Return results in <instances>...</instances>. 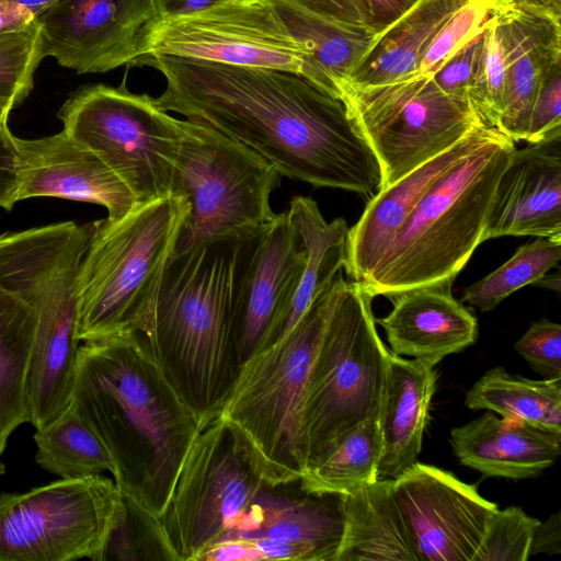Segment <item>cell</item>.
Wrapping results in <instances>:
<instances>
[{"instance_id": "1", "label": "cell", "mask_w": 561, "mask_h": 561, "mask_svg": "<svg viewBox=\"0 0 561 561\" xmlns=\"http://www.w3.org/2000/svg\"><path fill=\"white\" fill-rule=\"evenodd\" d=\"M134 66L164 77L156 98L163 110L242 142L282 176L359 194L380 188L378 160L344 104L299 75L169 56L139 57Z\"/></svg>"}, {"instance_id": "2", "label": "cell", "mask_w": 561, "mask_h": 561, "mask_svg": "<svg viewBox=\"0 0 561 561\" xmlns=\"http://www.w3.org/2000/svg\"><path fill=\"white\" fill-rule=\"evenodd\" d=\"M71 401L112 459L124 499L159 519L192 442L211 416L180 397L134 331L79 346Z\"/></svg>"}, {"instance_id": "3", "label": "cell", "mask_w": 561, "mask_h": 561, "mask_svg": "<svg viewBox=\"0 0 561 561\" xmlns=\"http://www.w3.org/2000/svg\"><path fill=\"white\" fill-rule=\"evenodd\" d=\"M261 231L173 253L139 332L168 381L202 416L220 412L243 364L241 294Z\"/></svg>"}, {"instance_id": "4", "label": "cell", "mask_w": 561, "mask_h": 561, "mask_svg": "<svg viewBox=\"0 0 561 561\" xmlns=\"http://www.w3.org/2000/svg\"><path fill=\"white\" fill-rule=\"evenodd\" d=\"M495 128L424 193L369 278L371 296L388 299L407 290L451 287L482 243L499 179L515 151Z\"/></svg>"}, {"instance_id": "5", "label": "cell", "mask_w": 561, "mask_h": 561, "mask_svg": "<svg viewBox=\"0 0 561 561\" xmlns=\"http://www.w3.org/2000/svg\"><path fill=\"white\" fill-rule=\"evenodd\" d=\"M341 274L320 289L291 329L243 363L219 412L270 486L302 476L305 399Z\"/></svg>"}, {"instance_id": "6", "label": "cell", "mask_w": 561, "mask_h": 561, "mask_svg": "<svg viewBox=\"0 0 561 561\" xmlns=\"http://www.w3.org/2000/svg\"><path fill=\"white\" fill-rule=\"evenodd\" d=\"M190 210L188 198L172 192L94 221L78 275L80 342L140 332Z\"/></svg>"}, {"instance_id": "7", "label": "cell", "mask_w": 561, "mask_h": 561, "mask_svg": "<svg viewBox=\"0 0 561 561\" xmlns=\"http://www.w3.org/2000/svg\"><path fill=\"white\" fill-rule=\"evenodd\" d=\"M373 299L341 274L305 399L304 470L359 424L378 419L390 351L377 333Z\"/></svg>"}, {"instance_id": "8", "label": "cell", "mask_w": 561, "mask_h": 561, "mask_svg": "<svg viewBox=\"0 0 561 561\" xmlns=\"http://www.w3.org/2000/svg\"><path fill=\"white\" fill-rule=\"evenodd\" d=\"M173 192L184 194L190 214L174 253L211 238L248 236L276 217L271 194L280 173L263 156L194 118L182 119Z\"/></svg>"}, {"instance_id": "9", "label": "cell", "mask_w": 561, "mask_h": 561, "mask_svg": "<svg viewBox=\"0 0 561 561\" xmlns=\"http://www.w3.org/2000/svg\"><path fill=\"white\" fill-rule=\"evenodd\" d=\"M336 99L370 146L385 188L484 124L468 95L447 94L431 75L358 85L342 80ZM379 188V190H380Z\"/></svg>"}, {"instance_id": "10", "label": "cell", "mask_w": 561, "mask_h": 561, "mask_svg": "<svg viewBox=\"0 0 561 561\" xmlns=\"http://www.w3.org/2000/svg\"><path fill=\"white\" fill-rule=\"evenodd\" d=\"M64 131L95 151L125 182L138 205L173 192L182 119L147 93L118 87L85 84L73 91L57 113Z\"/></svg>"}, {"instance_id": "11", "label": "cell", "mask_w": 561, "mask_h": 561, "mask_svg": "<svg viewBox=\"0 0 561 561\" xmlns=\"http://www.w3.org/2000/svg\"><path fill=\"white\" fill-rule=\"evenodd\" d=\"M267 484L234 430L219 413L195 436L159 518L169 560L196 561L239 531Z\"/></svg>"}, {"instance_id": "12", "label": "cell", "mask_w": 561, "mask_h": 561, "mask_svg": "<svg viewBox=\"0 0 561 561\" xmlns=\"http://www.w3.org/2000/svg\"><path fill=\"white\" fill-rule=\"evenodd\" d=\"M124 499L102 474L0 494V561H102Z\"/></svg>"}, {"instance_id": "13", "label": "cell", "mask_w": 561, "mask_h": 561, "mask_svg": "<svg viewBox=\"0 0 561 561\" xmlns=\"http://www.w3.org/2000/svg\"><path fill=\"white\" fill-rule=\"evenodd\" d=\"M145 56L274 69L299 76L306 60L302 46L288 32L270 0H220L191 13L156 18L140 32L138 58Z\"/></svg>"}, {"instance_id": "14", "label": "cell", "mask_w": 561, "mask_h": 561, "mask_svg": "<svg viewBox=\"0 0 561 561\" xmlns=\"http://www.w3.org/2000/svg\"><path fill=\"white\" fill-rule=\"evenodd\" d=\"M393 494L420 561H472L499 508L477 485L416 461L393 479Z\"/></svg>"}, {"instance_id": "15", "label": "cell", "mask_w": 561, "mask_h": 561, "mask_svg": "<svg viewBox=\"0 0 561 561\" xmlns=\"http://www.w3.org/2000/svg\"><path fill=\"white\" fill-rule=\"evenodd\" d=\"M153 0H59L37 16L44 54L78 75L133 67Z\"/></svg>"}, {"instance_id": "16", "label": "cell", "mask_w": 561, "mask_h": 561, "mask_svg": "<svg viewBox=\"0 0 561 561\" xmlns=\"http://www.w3.org/2000/svg\"><path fill=\"white\" fill-rule=\"evenodd\" d=\"M16 201L57 197L92 203L108 219L127 215L138 204L129 187L92 149L64 130L41 138L14 136Z\"/></svg>"}, {"instance_id": "17", "label": "cell", "mask_w": 561, "mask_h": 561, "mask_svg": "<svg viewBox=\"0 0 561 561\" xmlns=\"http://www.w3.org/2000/svg\"><path fill=\"white\" fill-rule=\"evenodd\" d=\"M305 262L302 240L287 210L276 214L256 237L243 280L240 325L243 363L282 335Z\"/></svg>"}, {"instance_id": "18", "label": "cell", "mask_w": 561, "mask_h": 561, "mask_svg": "<svg viewBox=\"0 0 561 561\" xmlns=\"http://www.w3.org/2000/svg\"><path fill=\"white\" fill-rule=\"evenodd\" d=\"M561 237V134L515 149L497 181L483 240Z\"/></svg>"}, {"instance_id": "19", "label": "cell", "mask_w": 561, "mask_h": 561, "mask_svg": "<svg viewBox=\"0 0 561 561\" xmlns=\"http://www.w3.org/2000/svg\"><path fill=\"white\" fill-rule=\"evenodd\" d=\"M495 127L482 124L451 148L426 161L388 187L378 190L358 221L348 228L343 268L364 284L430 186L462 157L486 141Z\"/></svg>"}, {"instance_id": "20", "label": "cell", "mask_w": 561, "mask_h": 561, "mask_svg": "<svg viewBox=\"0 0 561 561\" xmlns=\"http://www.w3.org/2000/svg\"><path fill=\"white\" fill-rule=\"evenodd\" d=\"M389 299L391 311L375 322L383 329L394 355L435 367L477 340V318L451 295V287H420Z\"/></svg>"}, {"instance_id": "21", "label": "cell", "mask_w": 561, "mask_h": 561, "mask_svg": "<svg viewBox=\"0 0 561 561\" xmlns=\"http://www.w3.org/2000/svg\"><path fill=\"white\" fill-rule=\"evenodd\" d=\"M288 484L265 486L233 537H263L295 547L304 561H336L342 531L341 495Z\"/></svg>"}, {"instance_id": "22", "label": "cell", "mask_w": 561, "mask_h": 561, "mask_svg": "<svg viewBox=\"0 0 561 561\" xmlns=\"http://www.w3.org/2000/svg\"><path fill=\"white\" fill-rule=\"evenodd\" d=\"M454 454L462 466L513 480L530 479L551 467L561 454V434L486 411L450 431Z\"/></svg>"}, {"instance_id": "23", "label": "cell", "mask_w": 561, "mask_h": 561, "mask_svg": "<svg viewBox=\"0 0 561 561\" xmlns=\"http://www.w3.org/2000/svg\"><path fill=\"white\" fill-rule=\"evenodd\" d=\"M510 27L505 106L495 126L514 142L527 141L537 92L561 60L560 20L525 7L503 5Z\"/></svg>"}, {"instance_id": "24", "label": "cell", "mask_w": 561, "mask_h": 561, "mask_svg": "<svg viewBox=\"0 0 561 561\" xmlns=\"http://www.w3.org/2000/svg\"><path fill=\"white\" fill-rule=\"evenodd\" d=\"M435 387L434 366L389 352L378 410V479H394L416 461Z\"/></svg>"}, {"instance_id": "25", "label": "cell", "mask_w": 561, "mask_h": 561, "mask_svg": "<svg viewBox=\"0 0 561 561\" xmlns=\"http://www.w3.org/2000/svg\"><path fill=\"white\" fill-rule=\"evenodd\" d=\"M306 53L301 77L336 98L335 84L351 72L378 34L365 24L342 21L297 0H270Z\"/></svg>"}, {"instance_id": "26", "label": "cell", "mask_w": 561, "mask_h": 561, "mask_svg": "<svg viewBox=\"0 0 561 561\" xmlns=\"http://www.w3.org/2000/svg\"><path fill=\"white\" fill-rule=\"evenodd\" d=\"M341 501L336 561H420L393 494V479H377L341 495Z\"/></svg>"}, {"instance_id": "27", "label": "cell", "mask_w": 561, "mask_h": 561, "mask_svg": "<svg viewBox=\"0 0 561 561\" xmlns=\"http://www.w3.org/2000/svg\"><path fill=\"white\" fill-rule=\"evenodd\" d=\"M468 1L419 0L376 35L370 48L345 81L375 85L414 73L430 42Z\"/></svg>"}, {"instance_id": "28", "label": "cell", "mask_w": 561, "mask_h": 561, "mask_svg": "<svg viewBox=\"0 0 561 561\" xmlns=\"http://www.w3.org/2000/svg\"><path fill=\"white\" fill-rule=\"evenodd\" d=\"M36 327L33 308L0 286V455L11 433L28 422L27 376Z\"/></svg>"}, {"instance_id": "29", "label": "cell", "mask_w": 561, "mask_h": 561, "mask_svg": "<svg viewBox=\"0 0 561 561\" xmlns=\"http://www.w3.org/2000/svg\"><path fill=\"white\" fill-rule=\"evenodd\" d=\"M465 404L561 434V378L528 379L497 366L473 383Z\"/></svg>"}, {"instance_id": "30", "label": "cell", "mask_w": 561, "mask_h": 561, "mask_svg": "<svg viewBox=\"0 0 561 561\" xmlns=\"http://www.w3.org/2000/svg\"><path fill=\"white\" fill-rule=\"evenodd\" d=\"M287 213L302 240L306 262L282 335L296 324L320 289L343 268L348 231V226L343 218L328 222L321 215L316 201L309 197L293 198Z\"/></svg>"}, {"instance_id": "31", "label": "cell", "mask_w": 561, "mask_h": 561, "mask_svg": "<svg viewBox=\"0 0 561 561\" xmlns=\"http://www.w3.org/2000/svg\"><path fill=\"white\" fill-rule=\"evenodd\" d=\"M380 456L378 419H370L310 461L299 479L300 486L316 494H348L378 479Z\"/></svg>"}, {"instance_id": "32", "label": "cell", "mask_w": 561, "mask_h": 561, "mask_svg": "<svg viewBox=\"0 0 561 561\" xmlns=\"http://www.w3.org/2000/svg\"><path fill=\"white\" fill-rule=\"evenodd\" d=\"M36 462L61 479L82 478L115 468L107 451L79 415L72 401L51 422L36 428Z\"/></svg>"}, {"instance_id": "33", "label": "cell", "mask_w": 561, "mask_h": 561, "mask_svg": "<svg viewBox=\"0 0 561 561\" xmlns=\"http://www.w3.org/2000/svg\"><path fill=\"white\" fill-rule=\"evenodd\" d=\"M561 259V237H537L520 245L499 268L469 285L461 301L491 311L506 297L526 285H535Z\"/></svg>"}, {"instance_id": "34", "label": "cell", "mask_w": 561, "mask_h": 561, "mask_svg": "<svg viewBox=\"0 0 561 561\" xmlns=\"http://www.w3.org/2000/svg\"><path fill=\"white\" fill-rule=\"evenodd\" d=\"M510 27L506 11L491 8L482 28L472 85L468 96L480 119L495 127L505 106Z\"/></svg>"}, {"instance_id": "35", "label": "cell", "mask_w": 561, "mask_h": 561, "mask_svg": "<svg viewBox=\"0 0 561 561\" xmlns=\"http://www.w3.org/2000/svg\"><path fill=\"white\" fill-rule=\"evenodd\" d=\"M46 58L38 21L23 32L0 36V99L20 106L34 88V76Z\"/></svg>"}, {"instance_id": "36", "label": "cell", "mask_w": 561, "mask_h": 561, "mask_svg": "<svg viewBox=\"0 0 561 561\" xmlns=\"http://www.w3.org/2000/svg\"><path fill=\"white\" fill-rule=\"evenodd\" d=\"M539 523L518 506L497 508L472 561H526Z\"/></svg>"}, {"instance_id": "37", "label": "cell", "mask_w": 561, "mask_h": 561, "mask_svg": "<svg viewBox=\"0 0 561 561\" xmlns=\"http://www.w3.org/2000/svg\"><path fill=\"white\" fill-rule=\"evenodd\" d=\"M489 0H469L442 26L425 48L414 73L433 75L482 28L491 12Z\"/></svg>"}, {"instance_id": "38", "label": "cell", "mask_w": 561, "mask_h": 561, "mask_svg": "<svg viewBox=\"0 0 561 561\" xmlns=\"http://www.w3.org/2000/svg\"><path fill=\"white\" fill-rule=\"evenodd\" d=\"M515 351L546 379L561 378V325L542 318L530 324Z\"/></svg>"}, {"instance_id": "39", "label": "cell", "mask_w": 561, "mask_h": 561, "mask_svg": "<svg viewBox=\"0 0 561 561\" xmlns=\"http://www.w3.org/2000/svg\"><path fill=\"white\" fill-rule=\"evenodd\" d=\"M561 134V60L543 79L530 114L526 142H537Z\"/></svg>"}, {"instance_id": "40", "label": "cell", "mask_w": 561, "mask_h": 561, "mask_svg": "<svg viewBox=\"0 0 561 561\" xmlns=\"http://www.w3.org/2000/svg\"><path fill=\"white\" fill-rule=\"evenodd\" d=\"M482 28L431 75L443 92L468 95L473 82Z\"/></svg>"}, {"instance_id": "41", "label": "cell", "mask_w": 561, "mask_h": 561, "mask_svg": "<svg viewBox=\"0 0 561 561\" xmlns=\"http://www.w3.org/2000/svg\"><path fill=\"white\" fill-rule=\"evenodd\" d=\"M16 150L9 126L0 130V207L10 211L16 201Z\"/></svg>"}, {"instance_id": "42", "label": "cell", "mask_w": 561, "mask_h": 561, "mask_svg": "<svg viewBox=\"0 0 561 561\" xmlns=\"http://www.w3.org/2000/svg\"><path fill=\"white\" fill-rule=\"evenodd\" d=\"M329 16L368 25L369 13L363 0H297ZM369 26V25H368Z\"/></svg>"}, {"instance_id": "43", "label": "cell", "mask_w": 561, "mask_h": 561, "mask_svg": "<svg viewBox=\"0 0 561 561\" xmlns=\"http://www.w3.org/2000/svg\"><path fill=\"white\" fill-rule=\"evenodd\" d=\"M419 0H363L369 13L368 25L377 33L383 31Z\"/></svg>"}, {"instance_id": "44", "label": "cell", "mask_w": 561, "mask_h": 561, "mask_svg": "<svg viewBox=\"0 0 561 561\" xmlns=\"http://www.w3.org/2000/svg\"><path fill=\"white\" fill-rule=\"evenodd\" d=\"M561 552V516L560 512L552 514L545 523L537 526L529 554Z\"/></svg>"}, {"instance_id": "45", "label": "cell", "mask_w": 561, "mask_h": 561, "mask_svg": "<svg viewBox=\"0 0 561 561\" xmlns=\"http://www.w3.org/2000/svg\"><path fill=\"white\" fill-rule=\"evenodd\" d=\"M36 23V15L27 8L12 1L0 0V36L23 32Z\"/></svg>"}, {"instance_id": "46", "label": "cell", "mask_w": 561, "mask_h": 561, "mask_svg": "<svg viewBox=\"0 0 561 561\" xmlns=\"http://www.w3.org/2000/svg\"><path fill=\"white\" fill-rule=\"evenodd\" d=\"M220 0H153L157 18L181 15L207 8Z\"/></svg>"}, {"instance_id": "47", "label": "cell", "mask_w": 561, "mask_h": 561, "mask_svg": "<svg viewBox=\"0 0 561 561\" xmlns=\"http://www.w3.org/2000/svg\"><path fill=\"white\" fill-rule=\"evenodd\" d=\"M503 5H518L547 13L558 20L561 18V0H495L492 8Z\"/></svg>"}, {"instance_id": "48", "label": "cell", "mask_w": 561, "mask_h": 561, "mask_svg": "<svg viewBox=\"0 0 561 561\" xmlns=\"http://www.w3.org/2000/svg\"><path fill=\"white\" fill-rule=\"evenodd\" d=\"M19 3L28 10H31L36 18L49 9L51 5L57 3L59 0H8Z\"/></svg>"}, {"instance_id": "49", "label": "cell", "mask_w": 561, "mask_h": 561, "mask_svg": "<svg viewBox=\"0 0 561 561\" xmlns=\"http://www.w3.org/2000/svg\"><path fill=\"white\" fill-rule=\"evenodd\" d=\"M15 104L7 99H0V130L8 125L10 113L15 108Z\"/></svg>"}, {"instance_id": "50", "label": "cell", "mask_w": 561, "mask_h": 561, "mask_svg": "<svg viewBox=\"0 0 561 561\" xmlns=\"http://www.w3.org/2000/svg\"><path fill=\"white\" fill-rule=\"evenodd\" d=\"M558 277H559V273H557L556 275H547L546 274L535 285L540 284V286L551 288V289L556 290L557 293H559L560 291V283H553V280Z\"/></svg>"}, {"instance_id": "51", "label": "cell", "mask_w": 561, "mask_h": 561, "mask_svg": "<svg viewBox=\"0 0 561 561\" xmlns=\"http://www.w3.org/2000/svg\"><path fill=\"white\" fill-rule=\"evenodd\" d=\"M3 471H4V467H3V465L0 462V474H1V473H3Z\"/></svg>"}, {"instance_id": "52", "label": "cell", "mask_w": 561, "mask_h": 561, "mask_svg": "<svg viewBox=\"0 0 561 561\" xmlns=\"http://www.w3.org/2000/svg\"><path fill=\"white\" fill-rule=\"evenodd\" d=\"M489 1L492 3V2H493V1H495V0H489Z\"/></svg>"}]
</instances>
